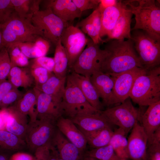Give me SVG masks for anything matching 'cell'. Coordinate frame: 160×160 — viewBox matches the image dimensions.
<instances>
[{
  "mask_svg": "<svg viewBox=\"0 0 160 160\" xmlns=\"http://www.w3.org/2000/svg\"><path fill=\"white\" fill-rule=\"evenodd\" d=\"M105 47L106 54L100 71L113 76L136 67L143 68L131 39L111 40Z\"/></svg>",
  "mask_w": 160,
  "mask_h": 160,
  "instance_id": "obj_1",
  "label": "cell"
},
{
  "mask_svg": "<svg viewBox=\"0 0 160 160\" xmlns=\"http://www.w3.org/2000/svg\"><path fill=\"white\" fill-rule=\"evenodd\" d=\"M3 47L7 48L16 44L34 42L39 36L43 37L42 31L32 23L31 20L20 18L15 12L1 24Z\"/></svg>",
  "mask_w": 160,
  "mask_h": 160,
  "instance_id": "obj_2",
  "label": "cell"
},
{
  "mask_svg": "<svg viewBox=\"0 0 160 160\" xmlns=\"http://www.w3.org/2000/svg\"><path fill=\"white\" fill-rule=\"evenodd\" d=\"M137 6L131 0H126L135 16V23L132 30H143L160 41V8L154 0H135Z\"/></svg>",
  "mask_w": 160,
  "mask_h": 160,
  "instance_id": "obj_3",
  "label": "cell"
},
{
  "mask_svg": "<svg viewBox=\"0 0 160 160\" xmlns=\"http://www.w3.org/2000/svg\"><path fill=\"white\" fill-rule=\"evenodd\" d=\"M129 97L141 107L148 106L160 101V66L137 77L130 91Z\"/></svg>",
  "mask_w": 160,
  "mask_h": 160,
  "instance_id": "obj_4",
  "label": "cell"
},
{
  "mask_svg": "<svg viewBox=\"0 0 160 160\" xmlns=\"http://www.w3.org/2000/svg\"><path fill=\"white\" fill-rule=\"evenodd\" d=\"M60 108L62 116L69 119L79 114L100 111L88 103L70 75L67 76L65 91Z\"/></svg>",
  "mask_w": 160,
  "mask_h": 160,
  "instance_id": "obj_5",
  "label": "cell"
},
{
  "mask_svg": "<svg viewBox=\"0 0 160 160\" xmlns=\"http://www.w3.org/2000/svg\"><path fill=\"white\" fill-rule=\"evenodd\" d=\"M131 35L143 68L149 70L160 66V41L142 30H133Z\"/></svg>",
  "mask_w": 160,
  "mask_h": 160,
  "instance_id": "obj_6",
  "label": "cell"
},
{
  "mask_svg": "<svg viewBox=\"0 0 160 160\" xmlns=\"http://www.w3.org/2000/svg\"><path fill=\"white\" fill-rule=\"evenodd\" d=\"M101 112L112 125L118 126L127 136L135 124L140 121L143 113L133 106L129 97L120 104Z\"/></svg>",
  "mask_w": 160,
  "mask_h": 160,
  "instance_id": "obj_7",
  "label": "cell"
},
{
  "mask_svg": "<svg viewBox=\"0 0 160 160\" xmlns=\"http://www.w3.org/2000/svg\"><path fill=\"white\" fill-rule=\"evenodd\" d=\"M57 128L56 121L52 119L30 121L25 138L27 147L34 152L38 148L50 143Z\"/></svg>",
  "mask_w": 160,
  "mask_h": 160,
  "instance_id": "obj_8",
  "label": "cell"
},
{
  "mask_svg": "<svg viewBox=\"0 0 160 160\" xmlns=\"http://www.w3.org/2000/svg\"><path fill=\"white\" fill-rule=\"evenodd\" d=\"M31 20L42 31L43 37L55 45L65 29L70 24L54 14L49 8L36 12Z\"/></svg>",
  "mask_w": 160,
  "mask_h": 160,
  "instance_id": "obj_9",
  "label": "cell"
},
{
  "mask_svg": "<svg viewBox=\"0 0 160 160\" xmlns=\"http://www.w3.org/2000/svg\"><path fill=\"white\" fill-rule=\"evenodd\" d=\"M87 45L71 69L77 73L90 77L94 73L100 71L106 51L100 49L99 44H94L91 39L88 38Z\"/></svg>",
  "mask_w": 160,
  "mask_h": 160,
  "instance_id": "obj_10",
  "label": "cell"
},
{
  "mask_svg": "<svg viewBox=\"0 0 160 160\" xmlns=\"http://www.w3.org/2000/svg\"><path fill=\"white\" fill-rule=\"evenodd\" d=\"M88 38L81 30L69 24L65 29L60 38L68 59L71 69L87 45Z\"/></svg>",
  "mask_w": 160,
  "mask_h": 160,
  "instance_id": "obj_11",
  "label": "cell"
},
{
  "mask_svg": "<svg viewBox=\"0 0 160 160\" xmlns=\"http://www.w3.org/2000/svg\"><path fill=\"white\" fill-rule=\"evenodd\" d=\"M148 71L143 68L136 67L114 76V104L121 103L129 97L130 91L136 79Z\"/></svg>",
  "mask_w": 160,
  "mask_h": 160,
  "instance_id": "obj_12",
  "label": "cell"
},
{
  "mask_svg": "<svg viewBox=\"0 0 160 160\" xmlns=\"http://www.w3.org/2000/svg\"><path fill=\"white\" fill-rule=\"evenodd\" d=\"M128 140L129 158L132 160H147L148 137L138 123L132 129Z\"/></svg>",
  "mask_w": 160,
  "mask_h": 160,
  "instance_id": "obj_13",
  "label": "cell"
},
{
  "mask_svg": "<svg viewBox=\"0 0 160 160\" xmlns=\"http://www.w3.org/2000/svg\"><path fill=\"white\" fill-rule=\"evenodd\" d=\"M103 104L108 107L114 104L113 89L115 77L101 71L93 73L90 77Z\"/></svg>",
  "mask_w": 160,
  "mask_h": 160,
  "instance_id": "obj_14",
  "label": "cell"
},
{
  "mask_svg": "<svg viewBox=\"0 0 160 160\" xmlns=\"http://www.w3.org/2000/svg\"><path fill=\"white\" fill-rule=\"evenodd\" d=\"M57 128L81 152L84 154L87 151V143L83 134L69 118L63 116L56 121Z\"/></svg>",
  "mask_w": 160,
  "mask_h": 160,
  "instance_id": "obj_15",
  "label": "cell"
},
{
  "mask_svg": "<svg viewBox=\"0 0 160 160\" xmlns=\"http://www.w3.org/2000/svg\"><path fill=\"white\" fill-rule=\"evenodd\" d=\"M63 160H82L84 155L57 128L51 142Z\"/></svg>",
  "mask_w": 160,
  "mask_h": 160,
  "instance_id": "obj_16",
  "label": "cell"
},
{
  "mask_svg": "<svg viewBox=\"0 0 160 160\" xmlns=\"http://www.w3.org/2000/svg\"><path fill=\"white\" fill-rule=\"evenodd\" d=\"M5 129L25 141L28 124L27 116L17 110L13 105L5 108Z\"/></svg>",
  "mask_w": 160,
  "mask_h": 160,
  "instance_id": "obj_17",
  "label": "cell"
},
{
  "mask_svg": "<svg viewBox=\"0 0 160 160\" xmlns=\"http://www.w3.org/2000/svg\"><path fill=\"white\" fill-rule=\"evenodd\" d=\"M79 129L91 132L101 129L112 127V125L102 114L101 111L92 113L78 115L70 119Z\"/></svg>",
  "mask_w": 160,
  "mask_h": 160,
  "instance_id": "obj_18",
  "label": "cell"
},
{
  "mask_svg": "<svg viewBox=\"0 0 160 160\" xmlns=\"http://www.w3.org/2000/svg\"><path fill=\"white\" fill-rule=\"evenodd\" d=\"M46 2L47 8L50 9L54 14L65 21H73L81 16L82 13L71 0H50Z\"/></svg>",
  "mask_w": 160,
  "mask_h": 160,
  "instance_id": "obj_19",
  "label": "cell"
},
{
  "mask_svg": "<svg viewBox=\"0 0 160 160\" xmlns=\"http://www.w3.org/2000/svg\"><path fill=\"white\" fill-rule=\"evenodd\" d=\"M70 75L90 105L96 110L102 111L103 105L100 101L98 94L90 77L73 71Z\"/></svg>",
  "mask_w": 160,
  "mask_h": 160,
  "instance_id": "obj_20",
  "label": "cell"
},
{
  "mask_svg": "<svg viewBox=\"0 0 160 160\" xmlns=\"http://www.w3.org/2000/svg\"><path fill=\"white\" fill-rule=\"evenodd\" d=\"M127 5L126 1L118 0L115 4L106 8L101 13V38L107 36L111 31L124 8Z\"/></svg>",
  "mask_w": 160,
  "mask_h": 160,
  "instance_id": "obj_21",
  "label": "cell"
},
{
  "mask_svg": "<svg viewBox=\"0 0 160 160\" xmlns=\"http://www.w3.org/2000/svg\"><path fill=\"white\" fill-rule=\"evenodd\" d=\"M87 34L94 43L99 44L105 42L100 36L101 28V13L97 8L88 16L79 22L76 26Z\"/></svg>",
  "mask_w": 160,
  "mask_h": 160,
  "instance_id": "obj_22",
  "label": "cell"
},
{
  "mask_svg": "<svg viewBox=\"0 0 160 160\" xmlns=\"http://www.w3.org/2000/svg\"><path fill=\"white\" fill-rule=\"evenodd\" d=\"M34 87L37 95V119L49 118L56 121L62 116L59 108L50 96Z\"/></svg>",
  "mask_w": 160,
  "mask_h": 160,
  "instance_id": "obj_23",
  "label": "cell"
},
{
  "mask_svg": "<svg viewBox=\"0 0 160 160\" xmlns=\"http://www.w3.org/2000/svg\"><path fill=\"white\" fill-rule=\"evenodd\" d=\"M127 6L124 8L114 28L104 41L105 42L111 40L131 39V23L133 14Z\"/></svg>",
  "mask_w": 160,
  "mask_h": 160,
  "instance_id": "obj_24",
  "label": "cell"
},
{
  "mask_svg": "<svg viewBox=\"0 0 160 160\" xmlns=\"http://www.w3.org/2000/svg\"><path fill=\"white\" fill-rule=\"evenodd\" d=\"M66 78H58L53 74L44 84L34 87L50 96L60 110V105L64 95Z\"/></svg>",
  "mask_w": 160,
  "mask_h": 160,
  "instance_id": "obj_25",
  "label": "cell"
},
{
  "mask_svg": "<svg viewBox=\"0 0 160 160\" xmlns=\"http://www.w3.org/2000/svg\"><path fill=\"white\" fill-rule=\"evenodd\" d=\"M140 122L148 140L160 128V101L148 106L142 116Z\"/></svg>",
  "mask_w": 160,
  "mask_h": 160,
  "instance_id": "obj_26",
  "label": "cell"
},
{
  "mask_svg": "<svg viewBox=\"0 0 160 160\" xmlns=\"http://www.w3.org/2000/svg\"><path fill=\"white\" fill-rule=\"evenodd\" d=\"M37 93L33 87L24 93L22 97L12 105L20 113L28 116L30 121H33L37 119Z\"/></svg>",
  "mask_w": 160,
  "mask_h": 160,
  "instance_id": "obj_27",
  "label": "cell"
},
{
  "mask_svg": "<svg viewBox=\"0 0 160 160\" xmlns=\"http://www.w3.org/2000/svg\"><path fill=\"white\" fill-rule=\"evenodd\" d=\"M79 129L83 134L87 144L92 149L101 147L109 144L113 133L112 127L87 132Z\"/></svg>",
  "mask_w": 160,
  "mask_h": 160,
  "instance_id": "obj_28",
  "label": "cell"
},
{
  "mask_svg": "<svg viewBox=\"0 0 160 160\" xmlns=\"http://www.w3.org/2000/svg\"><path fill=\"white\" fill-rule=\"evenodd\" d=\"M8 80L15 88H24L30 87L34 85V81L29 68L28 67H12L7 77Z\"/></svg>",
  "mask_w": 160,
  "mask_h": 160,
  "instance_id": "obj_29",
  "label": "cell"
},
{
  "mask_svg": "<svg viewBox=\"0 0 160 160\" xmlns=\"http://www.w3.org/2000/svg\"><path fill=\"white\" fill-rule=\"evenodd\" d=\"M15 13L19 17L31 20L34 14L39 10L41 0H11Z\"/></svg>",
  "mask_w": 160,
  "mask_h": 160,
  "instance_id": "obj_30",
  "label": "cell"
},
{
  "mask_svg": "<svg viewBox=\"0 0 160 160\" xmlns=\"http://www.w3.org/2000/svg\"><path fill=\"white\" fill-rule=\"evenodd\" d=\"M25 147L24 140L5 129L0 130V152L18 151Z\"/></svg>",
  "mask_w": 160,
  "mask_h": 160,
  "instance_id": "obj_31",
  "label": "cell"
},
{
  "mask_svg": "<svg viewBox=\"0 0 160 160\" xmlns=\"http://www.w3.org/2000/svg\"><path fill=\"white\" fill-rule=\"evenodd\" d=\"M54 59V74L60 78L67 77L68 59L66 51L60 39L55 45Z\"/></svg>",
  "mask_w": 160,
  "mask_h": 160,
  "instance_id": "obj_32",
  "label": "cell"
},
{
  "mask_svg": "<svg viewBox=\"0 0 160 160\" xmlns=\"http://www.w3.org/2000/svg\"><path fill=\"white\" fill-rule=\"evenodd\" d=\"M127 136L122 129L119 128L115 129L109 143L113 147L117 155L124 160L129 158Z\"/></svg>",
  "mask_w": 160,
  "mask_h": 160,
  "instance_id": "obj_33",
  "label": "cell"
},
{
  "mask_svg": "<svg viewBox=\"0 0 160 160\" xmlns=\"http://www.w3.org/2000/svg\"><path fill=\"white\" fill-rule=\"evenodd\" d=\"M84 155L99 160H124L117 155L113 147L109 144L101 147L87 151Z\"/></svg>",
  "mask_w": 160,
  "mask_h": 160,
  "instance_id": "obj_34",
  "label": "cell"
},
{
  "mask_svg": "<svg viewBox=\"0 0 160 160\" xmlns=\"http://www.w3.org/2000/svg\"><path fill=\"white\" fill-rule=\"evenodd\" d=\"M10 58L12 68L14 67H28L29 63L28 58L15 44L7 48Z\"/></svg>",
  "mask_w": 160,
  "mask_h": 160,
  "instance_id": "obj_35",
  "label": "cell"
},
{
  "mask_svg": "<svg viewBox=\"0 0 160 160\" xmlns=\"http://www.w3.org/2000/svg\"><path fill=\"white\" fill-rule=\"evenodd\" d=\"M147 160H160V131H156L148 140Z\"/></svg>",
  "mask_w": 160,
  "mask_h": 160,
  "instance_id": "obj_36",
  "label": "cell"
},
{
  "mask_svg": "<svg viewBox=\"0 0 160 160\" xmlns=\"http://www.w3.org/2000/svg\"><path fill=\"white\" fill-rule=\"evenodd\" d=\"M12 68L8 51L7 48L0 49V80L7 79Z\"/></svg>",
  "mask_w": 160,
  "mask_h": 160,
  "instance_id": "obj_37",
  "label": "cell"
},
{
  "mask_svg": "<svg viewBox=\"0 0 160 160\" xmlns=\"http://www.w3.org/2000/svg\"><path fill=\"white\" fill-rule=\"evenodd\" d=\"M29 68L34 79L35 87H39L44 84L54 74L53 72L41 67Z\"/></svg>",
  "mask_w": 160,
  "mask_h": 160,
  "instance_id": "obj_38",
  "label": "cell"
},
{
  "mask_svg": "<svg viewBox=\"0 0 160 160\" xmlns=\"http://www.w3.org/2000/svg\"><path fill=\"white\" fill-rule=\"evenodd\" d=\"M28 59L36 58L43 56L40 49L34 42H23L15 44Z\"/></svg>",
  "mask_w": 160,
  "mask_h": 160,
  "instance_id": "obj_39",
  "label": "cell"
},
{
  "mask_svg": "<svg viewBox=\"0 0 160 160\" xmlns=\"http://www.w3.org/2000/svg\"><path fill=\"white\" fill-rule=\"evenodd\" d=\"M24 93L18 88H14L4 96L0 103V109L13 105L23 96Z\"/></svg>",
  "mask_w": 160,
  "mask_h": 160,
  "instance_id": "obj_40",
  "label": "cell"
},
{
  "mask_svg": "<svg viewBox=\"0 0 160 160\" xmlns=\"http://www.w3.org/2000/svg\"><path fill=\"white\" fill-rule=\"evenodd\" d=\"M55 63L54 58L46 56L33 59L29 61L28 66L30 68L41 67L51 72L54 69Z\"/></svg>",
  "mask_w": 160,
  "mask_h": 160,
  "instance_id": "obj_41",
  "label": "cell"
},
{
  "mask_svg": "<svg viewBox=\"0 0 160 160\" xmlns=\"http://www.w3.org/2000/svg\"><path fill=\"white\" fill-rule=\"evenodd\" d=\"M14 12L11 0H0V24L5 22Z\"/></svg>",
  "mask_w": 160,
  "mask_h": 160,
  "instance_id": "obj_42",
  "label": "cell"
},
{
  "mask_svg": "<svg viewBox=\"0 0 160 160\" xmlns=\"http://www.w3.org/2000/svg\"><path fill=\"white\" fill-rule=\"evenodd\" d=\"M76 7L82 13L87 9L97 8L99 0H72Z\"/></svg>",
  "mask_w": 160,
  "mask_h": 160,
  "instance_id": "obj_43",
  "label": "cell"
},
{
  "mask_svg": "<svg viewBox=\"0 0 160 160\" xmlns=\"http://www.w3.org/2000/svg\"><path fill=\"white\" fill-rule=\"evenodd\" d=\"M51 143L37 149L34 152L35 160H48Z\"/></svg>",
  "mask_w": 160,
  "mask_h": 160,
  "instance_id": "obj_44",
  "label": "cell"
},
{
  "mask_svg": "<svg viewBox=\"0 0 160 160\" xmlns=\"http://www.w3.org/2000/svg\"><path fill=\"white\" fill-rule=\"evenodd\" d=\"M34 43L41 52L43 56H46L50 47V42L44 37L39 36Z\"/></svg>",
  "mask_w": 160,
  "mask_h": 160,
  "instance_id": "obj_45",
  "label": "cell"
},
{
  "mask_svg": "<svg viewBox=\"0 0 160 160\" xmlns=\"http://www.w3.org/2000/svg\"><path fill=\"white\" fill-rule=\"evenodd\" d=\"M14 87L8 80H0V103L6 94Z\"/></svg>",
  "mask_w": 160,
  "mask_h": 160,
  "instance_id": "obj_46",
  "label": "cell"
},
{
  "mask_svg": "<svg viewBox=\"0 0 160 160\" xmlns=\"http://www.w3.org/2000/svg\"><path fill=\"white\" fill-rule=\"evenodd\" d=\"M9 160H35L34 157L30 154L23 152H17L13 154Z\"/></svg>",
  "mask_w": 160,
  "mask_h": 160,
  "instance_id": "obj_47",
  "label": "cell"
},
{
  "mask_svg": "<svg viewBox=\"0 0 160 160\" xmlns=\"http://www.w3.org/2000/svg\"><path fill=\"white\" fill-rule=\"evenodd\" d=\"M99 3L97 8L101 13L106 8L115 4L118 0H99Z\"/></svg>",
  "mask_w": 160,
  "mask_h": 160,
  "instance_id": "obj_48",
  "label": "cell"
},
{
  "mask_svg": "<svg viewBox=\"0 0 160 160\" xmlns=\"http://www.w3.org/2000/svg\"><path fill=\"white\" fill-rule=\"evenodd\" d=\"M48 160H63L60 156L56 148L51 144L50 147V154Z\"/></svg>",
  "mask_w": 160,
  "mask_h": 160,
  "instance_id": "obj_49",
  "label": "cell"
},
{
  "mask_svg": "<svg viewBox=\"0 0 160 160\" xmlns=\"http://www.w3.org/2000/svg\"><path fill=\"white\" fill-rule=\"evenodd\" d=\"M6 120L5 109H0V130L5 129Z\"/></svg>",
  "mask_w": 160,
  "mask_h": 160,
  "instance_id": "obj_50",
  "label": "cell"
},
{
  "mask_svg": "<svg viewBox=\"0 0 160 160\" xmlns=\"http://www.w3.org/2000/svg\"><path fill=\"white\" fill-rule=\"evenodd\" d=\"M9 159L4 152H0V160H9Z\"/></svg>",
  "mask_w": 160,
  "mask_h": 160,
  "instance_id": "obj_51",
  "label": "cell"
},
{
  "mask_svg": "<svg viewBox=\"0 0 160 160\" xmlns=\"http://www.w3.org/2000/svg\"><path fill=\"white\" fill-rule=\"evenodd\" d=\"M82 160H99L92 157L84 155Z\"/></svg>",
  "mask_w": 160,
  "mask_h": 160,
  "instance_id": "obj_52",
  "label": "cell"
},
{
  "mask_svg": "<svg viewBox=\"0 0 160 160\" xmlns=\"http://www.w3.org/2000/svg\"><path fill=\"white\" fill-rule=\"evenodd\" d=\"M3 47L2 45V38L1 31V24H0V49Z\"/></svg>",
  "mask_w": 160,
  "mask_h": 160,
  "instance_id": "obj_53",
  "label": "cell"
}]
</instances>
